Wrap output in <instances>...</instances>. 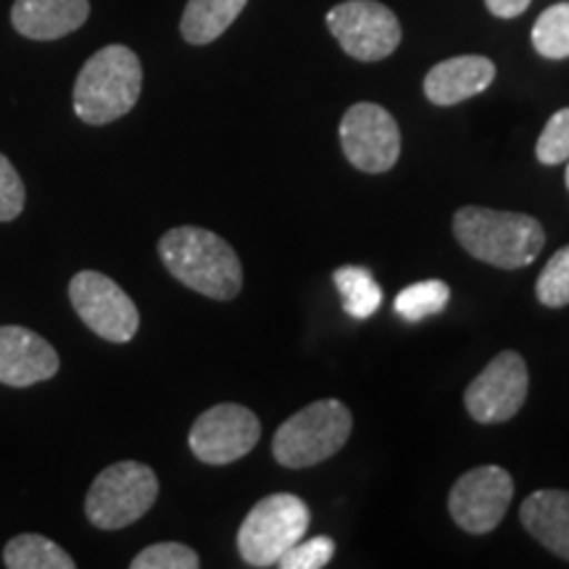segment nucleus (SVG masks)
I'll list each match as a JSON object with an SVG mask.
<instances>
[{
  "mask_svg": "<svg viewBox=\"0 0 569 569\" xmlns=\"http://www.w3.org/2000/svg\"><path fill=\"white\" fill-rule=\"evenodd\" d=\"M163 267L182 284L213 301H230L243 288V267L224 238L203 227H174L159 240Z\"/></svg>",
  "mask_w": 569,
  "mask_h": 569,
  "instance_id": "1",
  "label": "nucleus"
},
{
  "mask_svg": "<svg viewBox=\"0 0 569 569\" xmlns=\"http://www.w3.org/2000/svg\"><path fill=\"white\" fill-rule=\"evenodd\" d=\"M453 234L469 256L498 269L532 264L546 243V232L538 219L482 206H465L453 213Z\"/></svg>",
  "mask_w": 569,
  "mask_h": 569,
  "instance_id": "2",
  "label": "nucleus"
},
{
  "mask_svg": "<svg viewBox=\"0 0 569 569\" xmlns=\"http://www.w3.org/2000/svg\"><path fill=\"white\" fill-rule=\"evenodd\" d=\"M142 90V63L127 46L92 53L74 82V111L84 124H111L127 117Z\"/></svg>",
  "mask_w": 569,
  "mask_h": 569,
  "instance_id": "3",
  "label": "nucleus"
},
{
  "mask_svg": "<svg viewBox=\"0 0 569 569\" xmlns=\"http://www.w3.org/2000/svg\"><path fill=\"white\" fill-rule=\"evenodd\" d=\"M351 430L353 417L346 403L327 398L284 419L274 432L272 453L288 469L315 467L336 457L351 438Z\"/></svg>",
  "mask_w": 569,
  "mask_h": 569,
  "instance_id": "4",
  "label": "nucleus"
},
{
  "mask_svg": "<svg viewBox=\"0 0 569 569\" xmlns=\"http://www.w3.org/2000/svg\"><path fill=\"white\" fill-rule=\"evenodd\" d=\"M311 511L293 493H272L248 511L238 530V551L246 565L274 567L306 536Z\"/></svg>",
  "mask_w": 569,
  "mask_h": 569,
  "instance_id": "5",
  "label": "nucleus"
},
{
  "mask_svg": "<svg viewBox=\"0 0 569 569\" xmlns=\"http://www.w3.org/2000/svg\"><path fill=\"white\" fill-rule=\"evenodd\" d=\"M159 496V478L140 461H117L90 486L84 511L98 530H122L146 517Z\"/></svg>",
  "mask_w": 569,
  "mask_h": 569,
  "instance_id": "6",
  "label": "nucleus"
},
{
  "mask_svg": "<svg viewBox=\"0 0 569 569\" xmlns=\"http://www.w3.org/2000/svg\"><path fill=\"white\" fill-rule=\"evenodd\" d=\"M327 27L338 46L356 61H382L401 46V24L377 0H346L327 11Z\"/></svg>",
  "mask_w": 569,
  "mask_h": 569,
  "instance_id": "7",
  "label": "nucleus"
},
{
  "mask_svg": "<svg viewBox=\"0 0 569 569\" xmlns=\"http://www.w3.org/2000/svg\"><path fill=\"white\" fill-rule=\"evenodd\" d=\"M69 298L77 317L109 343H130L138 336V306L111 277L84 269L71 277Z\"/></svg>",
  "mask_w": 569,
  "mask_h": 569,
  "instance_id": "8",
  "label": "nucleus"
},
{
  "mask_svg": "<svg viewBox=\"0 0 569 569\" xmlns=\"http://www.w3.org/2000/svg\"><path fill=\"white\" fill-rule=\"evenodd\" d=\"M515 498V480L503 467L488 465L461 475L448 496L453 522L469 536H486L507 517Z\"/></svg>",
  "mask_w": 569,
  "mask_h": 569,
  "instance_id": "9",
  "label": "nucleus"
},
{
  "mask_svg": "<svg viewBox=\"0 0 569 569\" xmlns=\"http://www.w3.org/2000/svg\"><path fill=\"white\" fill-rule=\"evenodd\" d=\"M340 146L359 172L382 174L401 156V130L382 106L353 103L340 122Z\"/></svg>",
  "mask_w": 569,
  "mask_h": 569,
  "instance_id": "10",
  "label": "nucleus"
},
{
  "mask_svg": "<svg viewBox=\"0 0 569 569\" xmlns=\"http://www.w3.org/2000/svg\"><path fill=\"white\" fill-rule=\"evenodd\" d=\"M530 390V372L517 351L498 353L465 390V407L469 417L480 425L509 422Z\"/></svg>",
  "mask_w": 569,
  "mask_h": 569,
  "instance_id": "11",
  "label": "nucleus"
},
{
  "mask_svg": "<svg viewBox=\"0 0 569 569\" xmlns=\"http://www.w3.org/2000/svg\"><path fill=\"white\" fill-rule=\"evenodd\" d=\"M259 438L261 422L251 409L240 403H219L196 419L188 443L203 465L224 467L251 453Z\"/></svg>",
  "mask_w": 569,
  "mask_h": 569,
  "instance_id": "12",
  "label": "nucleus"
},
{
  "mask_svg": "<svg viewBox=\"0 0 569 569\" xmlns=\"http://www.w3.org/2000/svg\"><path fill=\"white\" fill-rule=\"evenodd\" d=\"M61 361L56 348L38 332L19 325L0 327V382L9 388H30L51 380Z\"/></svg>",
  "mask_w": 569,
  "mask_h": 569,
  "instance_id": "13",
  "label": "nucleus"
},
{
  "mask_svg": "<svg viewBox=\"0 0 569 569\" xmlns=\"http://www.w3.org/2000/svg\"><path fill=\"white\" fill-rule=\"evenodd\" d=\"M496 80V63L486 56H457L427 71L425 96L436 106H457L486 92Z\"/></svg>",
  "mask_w": 569,
  "mask_h": 569,
  "instance_id": "14",
  "label": "nucleus"
},
{
  "mask_svg": "<svg viewBox=\"0 0 569 569\" xmlns=\"http://www.w3.org/2000/svg\"><path fill=\"white\" fill-rule=\"evenodd\" d=\"M90 17V0H17L13 30L30 40H59L77 32Z\"/></svg>",
  "mask_w": 569,
  "mask_h": 569,
  "instance_id": "15",
  "label": "nucleus"
},
{
  "mask_svg": "<svg viewBox=\"0 0 569 569\" xmlns=\"http://www.w3.org/2000/svg\"><path fill=\"white\" fill-rule=\"evenodd\" d=\"M525 530L543 549L569 561V493L567 490H536L519 507Z\"/></svg>",
  "mask_w": 569,
  "mask_h": 569,
  "instance_id": "16",
  "label": "nucleus"
},
{
  "mask_svg": "<svg viewBox=\"0 0 569 569\" xmlns=\"http://www.w3.org/2000/svg\"><path fill=\"white\" fill-rule=\"evenodd\" d=\"M248 0H188L180 32L190 46H209L230 30Z\"/></svg>",
  "mask_w": 569,
  "mask_h": 569,
  "instance_id": "17",
  "label": "nucleus"
},
{
  "mask_svg": "<svg viewBox=\"0 0 569 569\" xmlns=\"http://www.w3.org/2000/svg\"><path fill=\"white\" fill-rule=\"evenodd\" d=\"M3 561L9 569H74V559L53 543L51 538L24 532L11 538L3 549Z\"/></svg>",
  "mask_w": 569,
  "mask_h": 569,
  "instance_id": "18",
  "label": "nucleus"
},
{
  "mask_svg": "<svg viewBox=\"0 0 569 569\" xmlns=\"http://www.w3.org/2000/svg\"><path fill=\"white\" fill-rule=\"evenodd\" d=\"M343 311L353 319H369L382 306V288L365 267H340L332 274Z\"/></svg>",
  "mask_w": 569,
  "mask_h": 569,
  "instance_id": "19",
  "label": "nucleus"
},
{
  "mask_svg": "<svg viewBox=\"0 0 569 569\" xmlns=\"http://www.w3.org/2000/svg\"><path fill=\"white\" fill-rule=\"evenodd\" d=\"M448 301H451V288L440 280H425L415 282L409 288H403L401 293L396 296V315L407 322L417 325L427 317H436L446 309Z\"/></svg>",
  "mask_w": 569,
  "mask_h": 569,
  "instance_id": "20",
  "label": "nucleus"
},
{
  "mask_svg": "<svg viewBox=\"0 0 569 569\" xmlns=\"http://www.w3.org/2000/svg\"><path fill=\"white\" fill-rule=\"evenodd\" d=\"M532 48L543 59H569V3L549 6L532 24Z\"/></svg>",
  "mask_w": 569,
  "mask_h": 569,
  "instance_id": "21",
  "label": "nucleus"
},
{
  "mask_svg": "<svg viewBox=\"0 0 569 569\" xmlns=\"http://www.w3.org/2000/svg\"><path fill=\"white\" fill-rule=\"evenodd\" d=\"M536 296L549 309L569 306V246L559 248L543 267L536 282Z\"/></svg>",
  "mask_w": 569,
  "mask_h": 569,
  "instance_id": "22",
  "label": "nucleus"
},
{
  "mask_svg": "<svg viewBox=\"0 0 569 569\" xmlns=\"http://www.w3.org/2000/svg\"><path fill=\"white\" fill-rule=\"evenodd\" d=\"M198 567H201L198 553L190 549V546L174 543V540L148 546L146 551H140L138 557L132 559V569H198Z\"/></svg>",
  "mask_w": 569,
  "mask_h": 569,
  "instance_id": "23",
  "label": "nucleus"
},
{
  "mask_svg": "<svg viewBox=\"0 0 569 569\" xmlns=\"http://www.w3.org/2000/svg\"><path fill=\"white\" fill-rule=\"evenodd\" d=\"M536 156L546 167L567 163L569 159V109H561L546 122L536 142Z\"/></svg>",
  "mask_w": 569,
  "mask_h": 569,
  "instance_id": "24",
  "label": "nucleus"
},
{
  "mask_svg": "<svg viewBox=\"0 0 569 569\" xmlns=\"http://www.w3.org/2000/svg\"><path fill=\"white\" fill-rule=\"evenodd\" d=\"M332 557H336V540L317 536L298 540L293 549L282 553L277 565H280V569H322L330 565Z\"/></svg>",
  "mask_w": 569,
  "mask_h": 569,
  "instance_id": "25",
  "label": "nucleus"
},
{
  "mask_svg": "<svg viewBox=\"0 0 569 569\" xmlns=\"http://www.w3.org/2000/svg\"><path fill=\"white\" fill-rule=\"evenodd\" d=\"M24 209V182L13 163L0 153V222H13Z\"/></svg>",
  "mask_w": 569,
  "mask_h": 569,
  "instance_id": "26",
  "label": "nucleus"
},
{
  "mask_svg": "<svg viewBox=\"0 0 569 569\" xmlns=\"http://www.w3.org/2000/svg\"><path fill=\"white\" fill-rule=\"evenodd\" d=\"M532 0H486V9L498 19H517L530 9Z\"/></svg>",
  "mask_w": 569,
  "mask_h": 569,
  "instance_id": "27",
  "label": "nucleus"
},
{
  "mask_svg": "<svg viewBox=\"0 0 569 569\" xmlns=\"http://www.w3.org/2000/svg\"><path fill=\"white\" fill-rule=\"evenodd\" d=\"M567 190H569V159H567Z\"/></svg>",
  "mask_w": 569,
  "mask_h": 569,
  "instance_id": "28",
  "label": "nucleus"
}]
</instances>
